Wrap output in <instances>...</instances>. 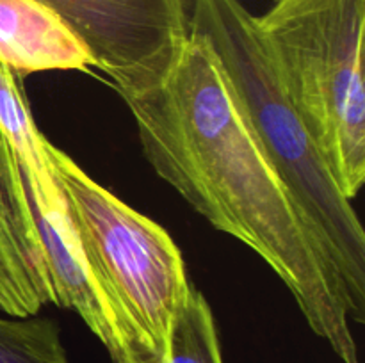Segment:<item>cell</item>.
<instances>
[{"label":"cell","instance_id":"cell-5","mask_svg":"<svg viewBox=\"0 0 365 363\" xmlns=\"http://www.w3.org/2000/svg\"><path fill=\"white\" fill-rule=\"evenodd\" d=\"M88 50L121 98L163 84L189 38L184 0H34Z\"/></svg>","mask_w":365,"mask_h":363},{"label":"cell","instance_id":"cell-7","mask_svg":"<svg viewBox=\"0 0 365 363\" xmlns=\"http://www.w3.org/2000/svg\"><path fill=\"white\" fill-rule=\"evenodd\" d=\"M0 63L16 77L38 71H91L84 45L34 0H0Z\"/></svg>","mask_w":365,"mask_h":363},{"label":"cell","instance_id":"cell-2","mask_svg":"<svg viewBox=\"0 0 365 363\" xmlns=\"http://www.w3.org/2000/svg\"><path fill=\"white\" fill-rule=\"evenodd\" d=\"M189 32L205 39L239 114L341 280L351 320L365 319V231L285 95L253 16L239 0H192Z\"/></svg>","mask_w":365,"mask_h":363},{"label":"cell","instance_id":"cell-3","mask_svg":"<svg viewBox=\"0 0 365 363\" xmlns=\"http://www.w3.org/2000/svg\"><path fill=\"white\" fill-rule=\"evenodd\" d=\"M257 25L289 102L353 199L365 182V0H273Z\"/></svg>","mask_w":365,"mask_h":363},{"label":"cell","instance_id":"cell-1","mask_svg":"<svg viewBox=\"0 0 365 363\" xmlns=\"http://www.w3.org/2000/svg\"><path fill=\"white\" fill-rule=\"evenodd\" d=\"M123 102L153 171L277 273L342 363H360L344 287L239 114L205 39L189 32L163 84Z\"/></svg>","mask_w":365,"mask_h":363},{"label":"cell","instance_id":"cell-6","mask_svg":"<svg viewBox=\"0 0 365 363\" xmlns=\"http://www.w3.org/2000/svg\"><path fill=\"white\" fill-rule=\"evenodd\" d=\"M59 305L52 263L21 167L0 134V310L38 315Z\"/></svg>","mask_w":365,"mask_h":363},{"label":"cell","instance_id":"cell-10","mask_svg":"<svg viewBox=\"0 0 365 363\" xmlns=\"http://www.w3.org/2000/svg\"><path fill=\"white\" fill-rule=\"evenodd\" d=\"M0 363H70L48 317H0Z\"/></svg>","mask_w":365,"mask_h":363},{"label":"cell","instance_id":"cell-8","mask_svg":"<svg viewBox=\"0 0 365 363\" xmlns=\"http://www.w3.org/2000/svg\"><path fill=\"white\" fill-rule=\"evenodd\" d=\"M0 134L13 149L18 164L39 187L56 184L52 164L46 155V137L38 130L27 100L11 68L0 63Z\"/></svg>","mask_w":365,"mask_h":363},{"label":"cell","instance_id":"cell-4","mask_svg":"<svg viewBox=\"0 0 365 363\" xmlns=\"http://www.w3.org/2000/svg\"><path fill=\"white\" fill-rule=\"evenodd\" d=\"M45 148L86 260L123 320L135 359L168 363L171 327L191 288L180 249L48 139Z\"/></svg>","mask_w":365,"mask_h":363},{"label":"cell","instance_id":"cell-9","mask_svg":"<svg viewBox=\"0 0 365 363\" xmlns=\"http://www.w3.org/2000/svg\"><path fill=\"white\" fill-rule=\"evenodd\" d=\"M168 363H223L212 310L192 285L171 327Z\"/></svg>","mask_w":365,"mask_h":363}]
</instances>
